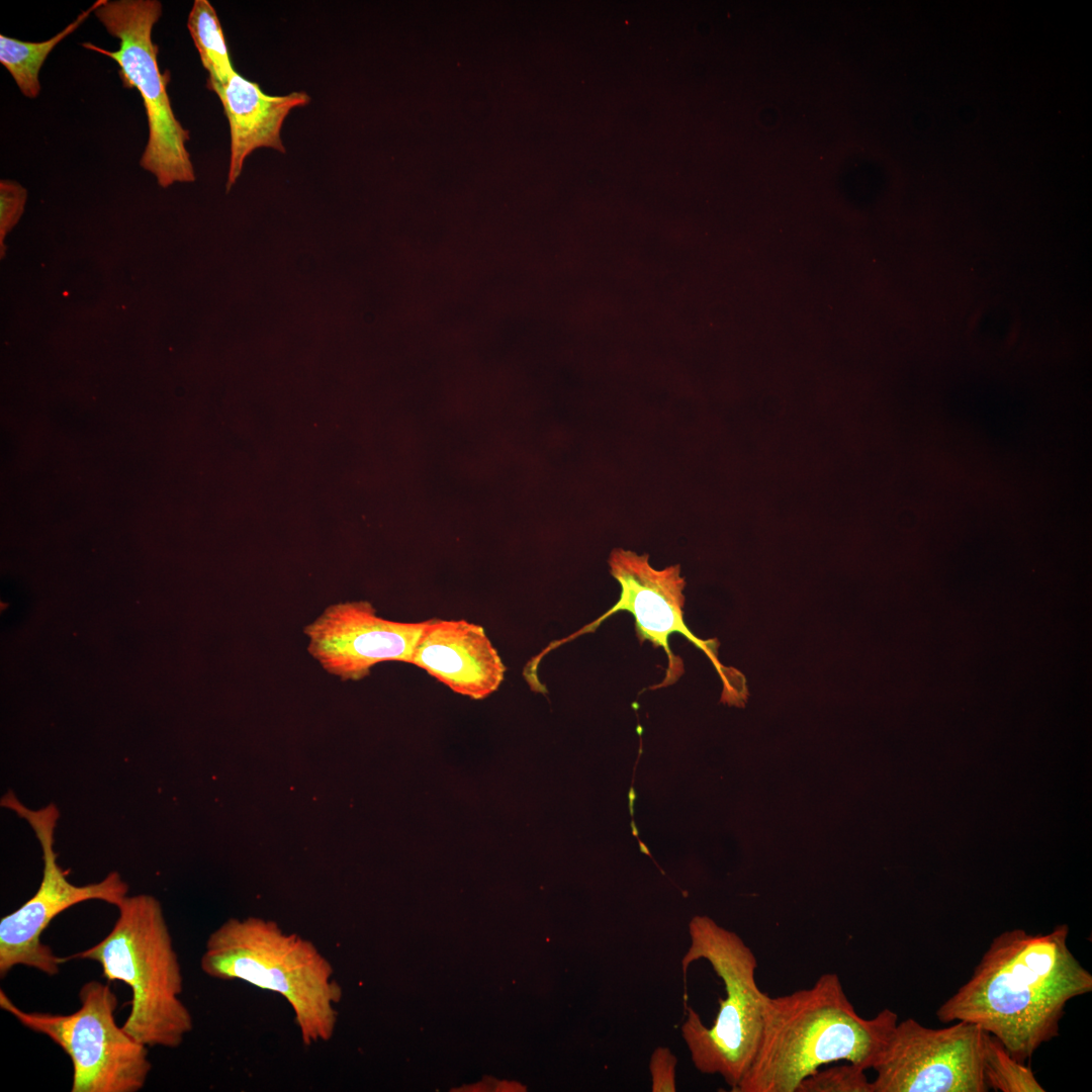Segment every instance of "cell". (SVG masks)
<instances>
[{"label": "cell", "instance_id": "obj_13", "mask_svg": "<svg viewBox=\"0 0 1092 1092\" xmlns=\"http://www.w3.org/2000/svg\"><path fill=\"white\" fill-rule=\"evenodd\" d=\"M230 125V165L226 191L240 177L245 160L257 149L285 153L281 129L285 118L310 102L305 92L265 93L258 83L235 73L217 94Z\"/></svg>", "mask_w": 1092, "mask_h": 1092}, {"label": "cell", "instance_id": "obj_6", "mask_svg": "<svg viewBox=\"0 0 1092 1092\" xmlns=\"http://www.w3.org/2000/svg\"><path fill=\"white\" fill-rule=\"evenodd\" d=\"M95 16L106 31L119 40L116 51L90 42L82 46L112 59L119 67L124 87L142 96L148 118L149 138L140 165L152 173L161 187L193 182L195 173L186 148L189 131L176 118L167 91L169 72L161 73L159 47L152 39L154 25L162 15L158 0H105Z\"/></svg>", "mask_w": 1092, "mask_h": 1092}, {"label": "cell", "instance_id": "obj_11", "mask_svg": "<svg viewBox=\"0 0 1092 1092\" xmlns=\"http://www.w3.org/2000/svg\"><path fill=\"white\" fill-rule=\"evenodd\" d=\"M423 622L379 617L368 601L331 605L304 627L309 654L329 673L359 680L384 661L408 663Z\"/></svg>", "mask_w": 1092, "mask_h": 1092}, {"label": "cell", "instance_id": "obj_19", "mask_svg": "<svg viewBox=\"0 0 1092 1092\" xmlns=\"http://www.w3.org/2000/svg\"><path fill=\"white\" fill-rule=\"evenodd\" d=\"M677 1059L668 1048H656L650 1058L652 1092H674Z\"/></svg>", "mask_w": 1092, "mask_h": 1092}, {"label": "cell", "instance_id": "obj_21", "mask_svg": "<svg viewBox=\"0 0 1092 1092\" xmlns=\"http://www.w3.org/2000/svg\"><path fill=\"white\" fill-rule=\"evenodd\" d=\"M638 842H639V847H640V850H641V852H643V853H645V854L649 855V856H650V857L652 858V856H651V854H650V852H649V849H648V847H647V846L645 845V843H644L643 841H641V840H638Z\"/></svg>", "mask_w": 1092, "mask_h": 1092}, {"label": "cell", "instance_id": "obj_4", "mask_svg": "<svg viewBox=\"0 0 1092 1092\" xmlns=\"http://www.w3.org/2000/svg\"><path fill=\"white\" fill-rule=\"evenodd\" d=\"M111 931L95 945L63 958L97 962L108 982L131 990L130 1012L121 1025L149 1046L178 1048L193 1027L180 1000L183 977L163 909L153 896H126Z\"/></svg>", "mask_w": 1092, "mask_h": 1092}, {"label": "cell", "instance_id": "obj_14", "mask_svg": "<svg viewBox=\"0 0 1092 1092\" xmlns=\"http://www.w3.org/2000/svg\"><path fill=\"white\" fill-rule=\"evenodd\" d=\"M105 0H97L53 37L42 41H24L0 34V63L9 72L20 92L36 98L40 92L39 71L50 53L73 33Z\"/></svg>", "mask_w": 1092, "mask_h": 1092}, {"label": "cell", "instance_id": "obj_18", "mask_svg": "<svg viewBox=\"0 0 1092 1092\" xmlns=\"http://www.w3.org/2000/svg\"><path fill=\"white\" fill-rule=\"evenodd\" d=\"M27 190L12 180L0 181V257H5L6 248L4 240L6 235L15 226L20 219L25 202Z\"/></svg>", "mask_w": 1092, "mask_h": 1092}, {"label": "cell", "instance_id": "obj_7", "mask_svg": "<svg viewBox=\"0 0 1092 1092\" xmlns=\"http://www.w3.org/2000/svg\"><path fill=\"white\" fill-rule=\"evenodd\" d=\"M71 1014L27 1012L0 990V1007L30 1030L60 1045L73 1064L72 1092H136L152 1065L148 1046L115 1022L117 997L108 984L85 983Z\"/></svg>", "mask_w": 1092, "mask_h": 1092}, {"label": "cell", "instance_id": "obj_3", "mask_svg": "<svg viewBox=\"0 0 1092 1092\" xmlns=\"http://www.w3.org/2000/svg\"><path fill=\"white\" fill-rule=\"evenodd\" d=\"M202 971L220 980H242L276 992L289 1003L303 1043L331 1039L341 988L315 945L276 923L231 918L207 938Z\"/></svg>", "mask_w": 1092, "mask_h": 1092}, {"label": "cell", "instance_id": "obj_2", "mask_svg": "<svg viewBox=\"0 0 1092 1092\" xmlns=\"http://www.w3.org/2000/svg\"><path fill=\"white\" fill-rule=\"evenodd\" d=\"M897 1022L889 1008L861 1017L834 973L807 989L766 995L759 1045L735 1092H796L805 1077L838 1061L872 1069Z\"/></svg>", "mask_w": 1092, "mask_h": 1092}, {"label": "cell", "instance_id": "obj_22", "mask_svg": "<svg viewBox=\"0 0 1092 1092\" xmlns=\"http://www.w3.org/2000/svg\"><path fill=\"white\" fill-rule=\"evenodd\" d=\"M631 830H632V833H633L634 836H638L639 830H638L634 820L631 821Z\"/></svg>", "mask_w": 1092, "mask_h": 1092}, {"label": "cell", "instance_id": "obj_20", "mask_svg": "<svg viewBox=\"0 0 1092 1092\" xmlns=\"http://www.w3.org/2000/svg\"><path fill=\"white\" fill-rule=\"evenodd\" d=\"M636 798H637V794H636L634 788L631 787L630 790H629V793H628L629 810H630L631 816H633V814H634V802H635Z\"/></svg>", "mask_w": 1092, "mask_h": 1092}, {"label": "cell", "instance_id": "obj_12", "mask_svg": "<svg viewBox=\"0 0 1092 1092\" xmlns=\"http://www.w3.org/2000/svg\"><path fill=\"white\" fill-rule=\"evenodd\" d=\"M408 663L475 700L494 693L506 673L484 629L465 620L425 621Z\"/></svg>", "mask_w": 1092, "mask_h": 1092}, {"label": "cell", "instance_id": "obj_1", "mask_svg": "<svg viewBox=\"0 0 1092 1092\" xmlns=\"http://www.w3.org/2000/svg\"><path fill=\"white\" fill-rule=\"evenodd\" d=\"M1069 926L996 935L970 979L936 1010L943 1023L979 1025L1025 1063L1059 1035L1072 999L1092 991V975L1068 946Z\"/></svg>", "mask_w": 1092, "mask_h": 1092}, {"label": "cell", "instance_id": "obj_9", "mask_svg": "<svg viewBox=\"0 0 1092 1092\" xmlns=\"http://www.w3.org/2000/svg\"><path fill=\"white\" fill-rule=\"evenodd\" d=\"M609 565L612 576L621 586L617 603L594 622L585 625L567 638L553 642L551 647H547L535 660L539 662L542 655L562 643L585 633L595 632L603 621L613 614L619 611H627L634 617L635 630L640 643L649 641L654 648L661 647L668 658V666L663 680L660 684L651 686L650 690L673 685L684 673L682 660L672 653L668 642L673 633H679L703 650L714 662L724 685L721 703L730 706L741 705L748 696L743 676L741 674L727 673L728 669L723 667L717 658L716 648L718 643L697 638L684 621L685 597L682 590L686 582L685 578L680 576V566L672 565L657 570L649 564L647 554L638 555L633 551L624 549H614L612 551Z\"/></svg>", "mask_w": 1092, "mask_h": 1092}, {"label": "cell", "instance_id": "obj_17", "mask_svg": "<svg viewBox=\"0 0 1092 1092\" xmlns=\"http://www.w3.org/2000/svg\"><path fill=\"white\" fill-rule=\"evenodd\" d=\"M864 1069L846 1062L805 1077L796 1092H874Z\"/></svg>", "mask_w": 1092, "mask_h": 1092}, {"label": "cell", "instance_id": "obj_8", "mask_svg": "<svg viewBox=\"0 0 1092 1092\" xmlns=\"http://www.w3.org/2000/svg\"><path fill=\"white\" fill-rule=\"evenodd\" d=\"M1 805L14 811L31 826L42 850V879L36 893L16 911L0 921V975L4 977L17 965L36 969L49 976L60 972L63 958L41 942L40 936L51 921L73 905L101 900L118 906L127 896L128 886L117 872L101 882L77 886L67 879L57 862L54 849L55 829L60 812L55 804L32 810L12 793H6Z\"/></svg>", "mask_w": 1092, "mask_h": 1092}, {"label": "cell", "instance_id": "obj_10", "mask_svg": "<svg viewBox=\"0 0 1092 1092\" xmlns=\"http://www.w3.org/2000/svg\"><path fill=\"white\" fill-rule=\"evenodd\" d=\"M930 1028L913 1018L897 1022L872 1069L874 1092H986V1031L968 1021Z\"/></svg>", "mask_w": 1092, "mask_h": 1092}, {"label": "cell", "instance_id": "obj_15", "mask_svg": "<svg viewBox=\"0 0 1092 1092\" xmlns=\"http://www.w3.org/2000/svg\"><path fill=\"white\" fill-rule=\"evenodd\" d=\"M187 28L208 73L206 87L216 95L237 72L233 66L217 13L208 0H195Z\"/></svg>", "mask_w": 1092, "mask_h": 1092}, {"label": "cell", "instance_id": "obj_5", "mask_svg": "<svg viewBox=\"0 0 1092 1092\" xmlns=\"http://www.w3.org/2000/svg\"><path fill=\"white\" fill-rule=\"evenodd\" d=\"M691 944L681 959L684 977L689 966L707 961L723 981L726 997L711 1027L687 1007L682 1038L694 1066L703 1074H718L735 1091L758 1049L766 993L755 980L757 960L735 932L708 916H695L689 924Z\"/></svg>", "mask_w": 1092, "mask_h": 1092}, {"label": "cell", "instance_id": "obj_16", "mask_svg": "<svg viewBox=\"0 0 1092 1092\" xmlns=\"http://www.w3.org/2000/svg\"><path fill=\"white\" fill-rule=\"evenodd\" d=\"M983 1069L988 1088L1001 1092H1043L1031 1068L1015 1060L1002 1042L986 1031Z\"/></svg>", "mask_w": 1092, "mask_h": 1092}]
</instances>
